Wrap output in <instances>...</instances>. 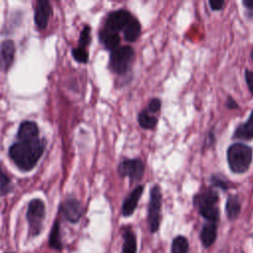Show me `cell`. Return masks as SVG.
Masks as SVG:
<instances>
[{
	"instance_id": "12",
	"label": "cell",
	"mask_w": 253,
	"mask_h": 253,
	"mask_svg": "<svg viewBox=\"0 0 253 253\" xmlns=\"http://www.w3.org/2000/svg\"><path fill=\"white\" fill-rule=\"evenodd\" d=\"M50 15H51L50 3L45 0L38 1L35 9V22L38 28L44 29L47 26Z\"/></svg>"
},
{
	"instance_id": "19",
	"label": "cell",
	"mask_w": 253,
	"mask_h": 253,
	"mask_svg": "<svg viewBox=\"0 0 253 253\" xmlns=\"http://www.w3.org/2000/svg\"><path fill=\"white\" fill-rule=\"evenodd\" d=\"M124 243L122 247V253H136V237L131 228H126L123 233Z\"/></svg>"
},
{
	"instance_id": "23",
	"label": "cell",
	"mask_w": 253,
	"mask_h": 253,
	"mask_svg": "<svg viewBox=\"0 0 253 253\" xmlns=\"http://www.w3.org/2000/svg\"><path fill=\"white\" fill-rule=\"evenodd\" d=\"M90 42H91V28L88 25H86L80 33L78 46L82 48H86V46H88Z\"/></svg>"
},
{
	"instance_id": "18",
	"label": "cell",
	"mask_w": 253,
	"mask_h": 253,
	"mask_svg": "<svg viewBox=\"0 0 253 253\" xmlns=\"http://www.w3.org/2000/svg\"><path fill=\"white\" fill-rule=\"evenodd\" d=\"M241 211V204L236 195L228 196L225 203V212L230 220H234L238 217Z\"/></svg>"
},
{
	"instance_id": "24",
	"label": "cell",
	"mask_w": 253,
	"mask_h": 253,
	"mask_svg": "<svg viewBox=\"0 0 253 253\" xmlns=\"http://www.w3.org/2000/svg\"><path fill=\"white\" fill-rule=\"evenodd\" d=\"M11 182L10 179L2 172L0 166V196H5L11 191Z\"/></svg>"
},
{
	"instance_id": "2",
	"label": "cell",
	"mask_w": 253,
	"mask_h": 253,
	"mask_svg": "<svg viewBox=\"0 0 253 253\" xmlns=\"http://www.w3.org/2000/svg\"><path fill=\"white\" fill-rule=\"evenodd\" d=\"M219 197L215 190L207 188L200 191L193 198V204L198 209L199 213L210 222H217L219 218L218 209Z\"/></svg>"
},
{
	"instance_id": "27",
	"label": "cell",
	"mask_w": 253,
	"mask_h": 253,
	"mask_svg": "<svg viewBox=\"0 0 253 253\" xmlns=\"http://www.w3.org/2000/svg\"><path fill=\"white\" fill-rule=\"evenodd\" d=\"M161 108V101L158 98H152L147 105L148 113H157Z\"/></svg>"
},
{
	"instance_id": "9",
	"label": "cell",
	"mask_w": 253,
	"mask_h": 253,
	"mask_svg": "<svg viewBox=\"0 0 253 253\" xmlns=\"http://www.w3.org/2000/svg\"><path fill=\"white\" fill-rule=\"evenodd\" d=\"M60 211L68 221L75 223L80 219L83 210L79 201L73 198H69L61 204Z\"/></svg>"
},
{
	"instance_id": "32",
	"label": "cell",
	"mask_w": 253,
	"mask_h": 253,
	"mask_svg": "<svg viewBox=\"0 0 253 253\" xmlns=\"http://www.w3.org/2000/svg\"><path fill=\"white\" fill-rule=\"evenodd\" d=\"M250 55H251V58H252V60H253V48L251 49V52H250Z\"/></svg>"
},
{
	"instance_id": "11",
	"label": "cell",
	"mask_w": 253,
	"mask_h": 253,
	"mask_svg": "<svg viewBox=\"0 0 253 253\" xmlns=\"http://www.w3.org/2000/svg\"><path fill=\"white\" fill-rule=\"evenodd\" d=\"M15 57V43L11 40H5L0 44V68L7 71Z\"/></svg>"
},
{
	"instance_id": "15",
	"label": "cell",
	"mask_w": 253,
	"mask_h": 253,
	"mask_svg": "<svg viewBox=\"0 0 253 253\" xmlns=\"http://www.w3.org/2000/svg\"><path fill=\"white\" fill-rule=\"evenodd\" d=\"M233 138L241 140H251L253 138V110L248 120L240 124L233 132Z\"/></svg>"
},
{
	"instance_id": "16",
	"label": "cell",
	"mask_w": 253,
	"mask_h": 253,
	"mask_svg": "<svg viewBox=\"0 0 253 253\" xmlns=\"http://www.w3.org/2000/svg\"><path fill=\"white\" fill-rule=\"evenodd\" d=\"M99 40L101 43L105 46V48L111 51L119 47V44L121 42V38L118 33H114L106 29H103L100 31Z\"/></svg>"
},
{
	"instance_id": "22",
	"label": "cell",
	"mask_w": 253,
	"mask_h": 253,
	"mask_svg": "<svg viewBox=\"0 0 253 253\" xmlns=\"http://www.w3.org/2000/svg\"><path fill=\"white\" fill-rule=\"evenodd\" d=\"M48 244L51 248L60 250L62 248V243L60 240V233H59V221L55 220L53 222L50 234H49V239H48Z\"/></svg>"
},
{
	"instance_id": "26",
	"label": "cell",
	"mask_w": 253,
	"mask_h": 253,
	"mask_svg": "<svg viewBox=\"0 0 253 253\" xmlns=\"http://www.w3.org/2000/svg\"><path fill=\"white\" fill-rule=\"evenodd\" d=\"M211 182L212 183V185L214 187L219 188V189H221L223 191L227 190L229 188V186H230V183H229L228 180H226L225 178L220 177L218 175H212L211 177Z\"/></svg>"
},
{
	"instance_id": "14",
	"label": "cell",
	"mask_w": 253,
	"mask_h": 253,
	"mask_svg": "<svg viewBox=\"0 0 253 253\" xmlns=\"http://www.w3.org/2000/svg\"><path fill=\"white\" fill-rule=\"evenodd\" d=\"M18 140H30L39 137V127L35 122L25 121L18 130Z\"/></svg>"
},
{
	"instance_id": "30",
	"label": "cell",
	"mask_w": 253,
	"mask_h": 253,
	"mask_svg": "<svg viewBox=\"0 0 253 253\" xmlns=\"http://www.w3.org/2000/svg\"><path fill=\"white\" fill-rule=\"evenodd\" d=\"M242 4L247 11L248 17L253 18V0H243Z\"/></svg>"
},
{
	"instance_id": "1",
	"label": "cell",
	"mask_w": 253,
	"mask_h": 253,
	"mask_svg": "<svg viewBox=\"0 0 253 253\" xmlns=\"http://www.w3.org/2000/svg\"><path fill=\"white\" fill-rule=\"evenodd\" d=\"M45 147L44 140L40 137L30 140H18L9 148V155L22 170L29 171L35 167Z\"/></svg>"
},
{
	"instance_id": "7",
	"label": "cell",
	"mask_w": 253,
	"mask_h": 253,
	"mask_svg": "<svg viewBox=\"0 0 253 253\" xmlns=\"http://www.w3.org/2000/svg\"><path fill=\"white\" fill-rule=\"evenodd\" d=\"M145 166L140 158L123 159L118 166V173L121 177L129 178L130 182L140 181L144 175Z\"/></svg>"
},
{
	"instance_id": "3",
	"label": "cell",
	"mask_w": 253,
	"mask_h": 253,
	"mask_svg": "<svg viewBox=\"0 0 253 253\" xmlns=\"http://www.w3.org/2000/svg\"><path fill=\"white\" fill-rule=\"evenodd\" d=\"M252 148L242 142L232 143L226 151V159L229 169L235 174L245 173L252 162Z\"/></svg>"
},
{
	"instance_id": "20",
	"label": "cell",
	"mask_w": 253,
	"mask_h": 253,
	"mask_svg": "<svg viewBox=\"0 0 253 253\" xmlns=\"http://www.w3.org/2000/svg\"><path fill=\"white\" fill-rule=\"evenodd\" d=\"M137 121H138L139 126L145 129L154 128L158 123V120L154 116H151L147 110H142L138 114Z\"/></svg>"
},
{
	"instance_id": "29",
	"label": "cell",
	"mask_w": 253,
	"mask_h": 253,
	"mask_svg": "<svg viewBox=\"0 0 253 253\" xmlns=\"http://www.w3.org/2000/svg\"><path fill=\"white\" fill-rule=\"evenodd\" d=\"M209 4L213 11H219L223 8L225 2L223 0H210Z\"/></svg>"
},
{
	"instance_id": "13",
	"label": "cell",
	"mask_w": 253,
	"mask_h": 253,
	"mask_svg": "<svg viewBox=\"0 0 253 253\" xmlns=\"http://www.w3.org/2000/svg\"><path fill=\"white\" fill-rule=\"evenodd\" d=\"M216 236H217L216 222H210V221L206 222L203 225L200 233V239L203 246L205 248L211 247L216 240Z\"/></svg>"
},
{
	"instance_id": "10",
	"label": "cell",
	"mask_w": 253,
	"mask_h": 253,
	"mask_svg": "<svg viewBox=\"0 0 253 253\" xmlns=\"http://www.w3.org/2000/svg\"><path fill=\"white\" fill-rule=\"evenodd\" d=\"M143 192V186L138 185L136 186L124 200L123 205H122V214L126 217L131 215L133 211H135L138 201L142 195Z\"/></svg>"
},
{
	"instance_id": "25",
	"label": "cell",
	"mask_w": 253,
	"mask_h": 253,
	"mask_svg": "<svg viewBox=\"0 0 253 253\" xmlns=\"http://www.w3.org/2000/svg\"><path fill=\"white\" fill-rule=\"evenodd\" d=\"M72 55L75 60H77L78 62H81V63H86L89 59L88 51L86 50V48H82L79 46L72 49Z\"/></svg>"
},
{
	"instance_id": "4",
	"label": "cell",
	"mask_w": 253,
	"mask_h": 253,
	"mask_svg": "<svg viewBox=\"0 0 253 253\" xmlns=\"http://www.w3.org/2000/svg\"><path fill=\"white\" fill-rule=\"evenodd\" d=\"M134 59V50L129 45L119 46L110 55V69L116 74H125L128 71Z\"/></svg>"
},
{
	"instance_id": "31",
	"label": "cell",
	"mask_w": 253,
	"mask_h": 253,
	"mask_svg": "<svg viewBox=\"0 0 253 253\" xmlns=\"http://www.w3.org/2000/svg\"><path fill=\"white\" fill-rule=\"evenodd\" d=\"M225 106H226V108L229 109V110L238 109V104H237L236 101H235L232 97H230V96L227 97V99H226V101H225Z\"/></svg>"
},
{
	"instance_id": "8",
	"label": "cell",
	"mask_w": 253,
	"mask_h": 253,
	"mask_svg": "<svg viewBox=\"0 0 253 253\" xmlns=\"http://www.w3.org/2000/svg\"><path fill=\"white\" fill-rule=\"evenodd\" d=\"M131 17L132 15L125 9L113 11L108 15L104 29L114 33H118L125 29V27L129 22Z\"/></svg>"
},
{
	"instance_id": "21",
	"label": "cell",
	"mask_w": 253,
	"mask_h": 253,
	"mask_svg": "<svg viewBox=\"0 0 253 253\" xmlns=\"http://www.w3.org/2000/svg\"><path fill=\"white\" fill-rule=\"evenodd\" d=\"M171 253H189L188 239L183 235L176 236L171 243Z\"/></svg>"
},
{
	"instance_id": "17",
	"label": "cell",
	"mask_w": 253,
	"mask_h": 253,
	"mask_svg": "<svg viewBox=\"0 0 253 253\" xmlns=\"http://www.w3.org/2000/svg\"><path fill=\"white\" fill-rule=\"evenodd\" d=\"M141 26L135 17H131L124 29V38L126 42H135L140 35Z\"/></svg>"
},
{
	"instance_id": "5",
	"label": "cell",
	"mask_w": 253,
	"mask_h": 253,
	"mask_svg": "<svg viewBox=\"0 0 253 253\" xmlns=\"http://www.w3.org/2000/svg\"><path fill=\"white\" fill-rule=\"evenodd\" d=\"M162 205V194L159 185L155 184L150 189L147 222L151 233H155L160 225V211Z\"/></svg>"
},
{
	"instance_id": "28",
	"label": "cell",
	"mask_w": 253,
	"mask_h": 253,
	"mask_svg": "<svg viewBox=\"0 0 253 253\" xmlns=\"http://www.w3.org/2000/svg\"><path fill=\"white\" fill-rule=\"evenodd\" d=\"M245 81L250 93L253 95V71L248 69L245 70Z\"/></svg>"
},
{
	"instance_id": "6",
	"label": "cell",
	"mask_w": 253,
	"mask_h": 253,
	"mask_svg": "<svg viewBox=\"0 0 253 253\" xmlns=\"http://www.w3.org/2000/svg\"><path fill=\"white\" fill-rule=\"evenodd\" d=\"M45 215V207L42 200L34 199L29 203L27 219L29 222L30 234L32 236L38 235L42 230V221Z\"/></svg>"
}]
</instances>
